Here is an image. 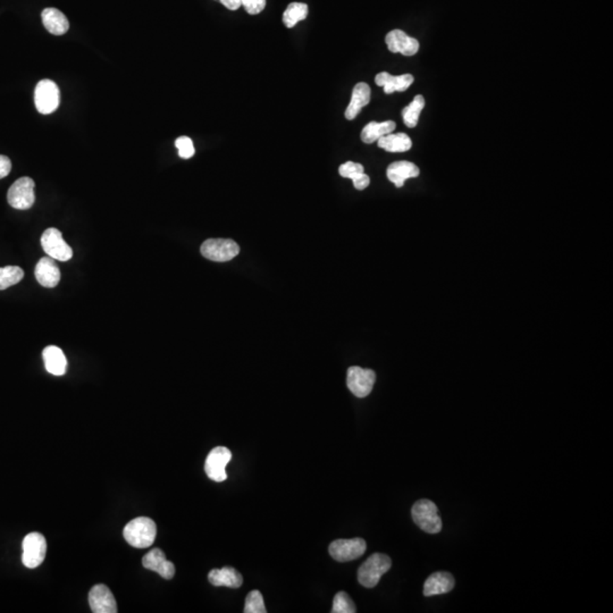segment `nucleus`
<instances>
[{"label":"nucleus","instance_id":"f257e3e1","mask_svg":"<svg viewBox=\"0 0 613 613\" xmlns=\"http://www.w3.org/2000/svg\"><path fill=\"white\" fill-rule=\"evenodd\" d=\"M156 535H157V526L155 521L148 517L133 519L125 526L123 532L125 541L138 549H146L153 545Z\"/></svg>","mask_w":613,"mask_h":613},{"label":"nucleus","instance_id":"f03ea898","mask_svg":"<svg viewBox=\"0 0 613 613\" xmlns=\"http://www.w3.org/2000/svg\"><path fill=\"white\" fill-rule=\"evenodd\" d=\"M392 567V560L383 553H374L358 570V580L363 588H373Z\"/></svg>","mask_w":613,"mask_h":613},{"label":"nucleus","instance_id":"7ed1b4c3","mask_svg":"<svg viewBox=\"0 0 613 613\" xmlns=\"http://www.w3.org/2000/svg\"><path fill=\"white\" fill-rule=\"evenodd\" d=\"M412 519L421 530L427 534H438L442 530V519L434 502L423 498L414 504Z\"/></svg>","mask_w":613,"mask_h":613},{"label":"nucleus","instance_id":"20e7f679","mask_svg":"<svg viewBox=\"0 0 613 613\" xmlns=\"http://www.w3.org/2000/svg\"><path fill=\"white\" fill-rule=\"evenodd\" d=\"M61 103V93L54 81L41 80L35 91V104L37 112L48 115L57 110Z\"/></svg>","mask_w":613,"mask_h":613},{"label":"nucleus","instance_id":"39448f33","mask_svg":"<svg viewBox=\"0 0 613 613\" xmlns=\"http://www.w3.org/2000/svg\"><path fill=\"white\" fill-rule=\"evenodd\" d=\"M202 256L211 262H225L235 258L240 252L239 245L233 240L209 239L202 243Z\"/></svg>","mask_w":613,"mask_h":613},{"label":"nucleus","instance_id":"423d86ee","mask_svg":"<svg viewBox=\"0 0 613 613\" xmlns=\"http://www.w3.org/2000/svg\"><path fill=\"white\" fill-rule=\"evenodd\" d=\"M35 181L31 177H21L9 187L8 204L18 211L30 209L35 202Z\"/></svg>","mask_w":613,"mask_h":613},{"label":"nucleus","instance_id":"0eeeda50","mask_svg":"<svg viewBox=\"0 0 613 613\" xmlns=\"http://www.w3.org/2000/svg\"><path fill=\"white\" fill-rule=\"evenodd\" d=\"M41 247L50 258L58 262H69L72 259L73 250L65 240L61 230L50 228L45 230L41 236Z\"/></svg>","mask_w":613,"mask_h":613},{"label":"nucleus","instance_id":"6e6552de","mask_svg":"<svg viewBox=\"0 0 613 613\" xmlns=\"http://www.w3.org/2000/svg\"><path fill=\"white\" fill-rule=\"evenodd\" d=\"M22 547V562L26 568L35 569L44 562L47 553V541L42 534H28L23 539Z\"/></svg>","mask_w":613,"mask_h":613},{"label":"nucleus","instance_id":"1a4fd4ad","mask_svg":"<svg viewBox=\"0 0 613 613\" xmlns=\"http://www.w3.org/2000/svg\"><path fill=\"white\" fill-rule=\"evenodd\" d=\"M376 374L372 369L361 368V367H350L346 376V385L352 395L357 397H366L370 395L374 387Z\"/></svg>","mask_w":613,"mask_h":613},{"label":"nucleus","instance_id":"9d476101","mask_svg":"<svg viewBox=\"0 0 613 613\" xmlns=\"http://www.w3.org/2000/svg\"><path fill=\"white\" fill-rule=\"evenodd\" d=\"M230 459H232V453L225 446H217L211 450L204 464V472L208 477L217 483L226 481L228 478L226 466Z\"/></svg>","mask_w":613,"mask_h":613},{"label":"nucleus","instance_id":"9b49d317","mask_svg":"<svg viewBox=\"0 0 613 613\" xmlns=\"http://www.w3.org/2000/svg\"><path fill=\"white\" fill-rule=\"evenodd\" d=\"M367 544L365 539H337L332 542L329 551L332 558L337 562H349L360 558L366 552Z\"/></svg>","mask_w":613,"mask_h":613},{"label":"nucleus","instance_id":"f8f14e48","mask_svg":"<svg viewBox=\"0 0 613 613\" xmlns=\"http://www.w3.org/2000/svg\"><path fill=\"white\" fill-rule=\"evenodd\" d=\"M89 605L95 613H116V600L106 585H95L89 593Z\"/></svg>","mask_w":613,"mask_h":613},{"label":"nucleus","instance_id":"ddd939ff","mask_svg":"<svg viewBox=\"0 0 613 613\" xmlns=\"http://www.w3.org/2000/svg\"><path fill=\"white\" fill-rule=\"evenodd\" d=\"M386 46L390 52H400L403 56H414L419 50V42L415 37H409L406 32L393 30L385 37Z\"/></svg>","mask_w":613,"mask_h":613},{"label":"nucleus","instance_id":"4468645a","mask_svg":"<svg viewBox=\"0 0 613 613\" xmlns=\"http://www.w3.org/2000/svg\"><path fill=\"white\" fill-rule=\"evenodd\" d=\"M142 564L146 569L156 571L164 579H172L175 575L174 564L168 561L160 549H153L147 553L142 559Z\"/></svg>","mask_w":613,"mask_h":613},{"label":"nucleus","instance_id":"2eb2a0df","mask_svg":"<svg viewBox=\"0 0 613 613\" xmlns=\"http://www.w3.org/2000/svg\"><path fill=\"white\" fill-rule=\"evenodd\" d=\"M35 275L39 284L45 288H55L61 281V271L55 259H52L50 257H45L37 262Z\"/></svg>","mask_w":613,"mask_h":613},{"label":"nucleus","instance_id":"dca6fc26","mask_svg":"<svg viewBox=\"0 0 613 613\" xmlns=\"http://www.w3.org/2000/svg\"><path fill=\"white\" fill-rule=\"evenodd\" d=\"M455 582L453 575L446 571H438L426 579L424 584V595L434 596L449 593L455 588Z\"/></svg>","mask_w":613,"mask_h":613},{"label":"nucleus","instance_id":"f3484780","mask_svg":"<svg viewBox=\"0 0 613 613\" xmlns=\"http://www.w3.org/2000/svg\"><path fill=\"white\" fill-rule=\"evenodd\" d=\"M375 83L378 84V87H383L386 95H392V93H403L408 90L409 87L414 83V76L411 74L395 76L390 73L382 72L376 75Z\"/></svg>","mask_w":613,"mask_h":613},{"label":"nucleus","instance_id":"a211bd4d","mask_svg":"<svg viewBox=\"0 0 613 613\" xmlns=\"http://www.w3.org/2000/svg\"><path fill=\"white\" fill-rule=\"evenodd\" d=\"M421 173V170L416 166L414 163L410 161H395L393 164L390 165L386 170L387 179L395 183V187H402L404 182L408 179H414L417 177Z\"/></svg>","mask_w":613,"mask_h":613},{"label":"nucleus","instance_id":"6ab92c4d","mask_svg":"<svg viewBox=\"0 0 613 613\" xmlns=\"http://www.w3.org/2000/svg\"><path fill=\"white\" fill-rule=\"evenodd\" d=\"M208 580L214 586L239 588L243 584V577L234 568L225 567L222 569H213L208 575Z\"/></svg>","mask_w":613,"mask_h":613},{"label":"nucleus","instance_id":"aec40b11","mask_svg":"<svg viewBox=\"0 0 613 613\" xmlns=\"http://www.w3.org/2000/svg\"><path fill=\"white\" fill-rule=\"evenodd\" d=\"M370 95H372V91H370V87L368 84L363 83V82L356 84L354 91H352L351 101H350V104L346 110V114H344L346 119L352 121L357 117L360 110L369 104Z\"/></svg>","mask_w":613,"mask_h":613},{"label":"nucleus","instance_id":"412c9836","mask_svg":"<svg viewBox=\"0 0 613 613\" xmlns=\"http://www.w3.org/2000/svg\"><path fill=\"white\" fill-rule=\"evenodd\" d=\"M42 23L47 31L54 35H63L69 31V22L66 16L57 8H46L41 13Z\"/></svg>","mask_w":613,"mask_h":613},{"label":"nucleus","instance_id":"4be33fe9","mask_svg":"<svg viewBox=\"0 0 613 613\" xmlns=\"http://www.w3.org/2000/svg\"><path fill=\"white\" fill-rule=\"evenodd\" d=\"M47 372L55 376H62L66 373L67 360L62 349L55 346H47L42 352Z\"/></svg>","mask_w":613,"mask_h":613},{"label":"nucleus","instance_id":"5701e85b","mask_svg":"<svg viewBox=\"0 0 613 613\" xmlns=\"http://www.w3.org/2000/svg\"><path fill=\"white\" fill-rule=\"evenodd\" d=\"M378 147L389 153H406L411 149V139L406 133H390L378 139Z\"/></svg>","mask_w":613,"mask_h":613},{"label":"nucleus","instance_id":"b1692460","mask_svg":"<svg viewBox=\"0 0 613 613\" xmlns=\"http://www.w3.org/2000/svg\"><path fill=\"white\" fill-rule=\"evenodd\" d=\"M395 127L397 125L393 121H385L382 122V123L370 122L361 131V140L367 144H373V142L378 141V139L382 138V136L393 132Z\"/></svg>","mask_w":613,"mask_h":613},{"label":"nucleus","instance_id":"393cba45","mask_svg":"<svg viewBox=\"0 0 613 613\" xmlns=\"http://www.w3.org/2000/svg\"><path fill=\"white\" fill-rule=\"evenodd\" d=\"M308 5L303 3H291L283 14V23L288 29H292L301 21L308 16Z\"/></svg>","mask_w":613,"mask_h":613},{"label":"nucleus","instance_id":"a878e982","mask_svg":"<svg viewBox=\"0 0 613 613\" xmlns=\"http://www.w3.org/2000/svg\"><path fill=\"white\" fill-rule=\"evenodd\" d=\"M424 107H425V99H424L423 95H418L411 101V104H409L408 106L403 108L402 118L406 127H408L409 129H414V127H417L419 116H421Z\"/></svg>","mask_w":613,"mask_h":613},{"label":"nucleus","instance_id":"bb28decb","mask_svg":"<svg viewBox=\"0 0 613 613\" xmlns=\"http://www.w3.org/2000/svg\"><path fill=\"white\" fill-rule=\"evenodd\" d=\"M24 277V271L18 266H6L0 268V290H6L9 286L18 284Z\"/></svg>","mask_w":613,"mask_h":613},{"label":"nucleus","instance_id":"cd10ccee","mask_svg":"<svg viewBox=\"0 0 613 613\" xmlns=\"http://www.w3.org/2000/svg\"><path fill=\"white\" fill-rule=\"evenodd\" d=\"M333 613H354L357 612V607L352 601L351 597L346 592H339L333 600Z\"/></svg>","mask_w":613,"mask_h":613},{"label":"nucleus","instance_id":"c85d7f7f","mask_svg":"<svg viewBox=\"0 0 613 613\" xmlns=\"http://www.w3.org/2000/svg\"><path fill=\"white\" fill-rule=\"evenodd\" d=\"M245 613H266L265 603H264V597L259 590H251L250 593L247 595L245 605Z\"/></svg>","mask_w":613,"mask_h":613},{"label":"nucleus","instance_id":"c756f323","mask_svg":"<svg viewBox=\"0 0 613 613\" xmlns=\"http://www.w3.org/2000/svg\"><path fill=\"white\" fill-rule=\"evenodd\" d=\"M175 146L179 150V155L181 158L190 159L196 153L192 140L189 136H180V138L176 139Z\"/></svg>","mask_w":613,"mask_h":613},{"label":"nucleus","instance_id":"7c9ffc66","mask_svg":"<svg viewBox=\"0 0 613 613\" xmlns=\"http://www.w3.org/2000/svg\"><path fill=\"white\" fill-rule=\"evenodd\" d=\"M363 170H363V165L354 163V161H346L344 164L341 165L340 168H339V173L342 177L352 180L358 174L365 173Z\"/></svg>","mask_w":613,"mask_h":613},{"label":"nucleus","instance_id":"2f4dec72","mask_svg":"<svg viewBox=\"0 0 613 613\" xmlns=\"http://www.w3.org/2000/svg\"><path fill=\"white\" fill-rule=\"evenodd\" d=\"M266 3L267 0H241V6L245 7L248 14L257 15L265 9Z\"/></svg>","mask_w":613,"mask_h":613},{"label":"nucleus","instance_id":"473e14b6","mask_svg":"<svg viewBox=\"0 0 613 613\" xmlns=\"http://www.w3.org/2000/svg\"><path fill=\"white\" fill-rule=\"evenodd\" d=\"M12 170V163L7 156L0 155V180L6 177Z\"/></svg>","mask_w":613,"mask_h":613},{"label":"nucleus","instance_id":"72a5a7b5","mask_svg":"<svg viewBox=\"0 0 613 613\" xmlns=\"http://www.w3.org/2000/svg\"><path fill=\"white\" fill-rule=\"evenodd\" d=\"M352 182H354V187L357 190H365L366 187H368L369 183H370V179H369V176L367 174L361 173L358 174L357 176H354Z\"/></svg>","mask_w":613,"mask_h":613},{"label":"nucleus","instance_id":"f704fd0d","mask_svg":"<svg viewBox=\"0 0 613 613\" xmlns=\"http://www.w3.org/2000/svg\"><path fill=\"white\" fill-rule=\"evenodd\" d=\"M219 1L230 11H236L241 7V0H219Z\"/></svg>","mask_w":613,"mask_h":613}]
</instances>
